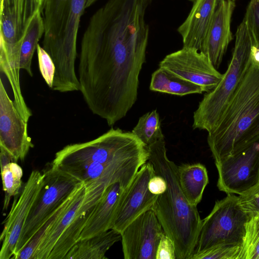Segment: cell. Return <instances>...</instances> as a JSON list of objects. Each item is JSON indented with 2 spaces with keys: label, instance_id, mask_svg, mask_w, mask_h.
<instances>
[{
  "label": "cell",
  "instance_id": "6da1fadb",
  "mask_svg": "<svg viewBox=\"0 0 259 259\" xmlns=\"http://www.w3.org/2000/svg\"><path fill=\"white\" fill-rule=\"evenodd\" d=\"M150 0H108L92 16L82 37L80 91L88 108L110 126L135 103L145 62Z\"/></svg>",
  "mask_w": 259,
  "mask_h": 259
},
{
  "label": "cell",
  "instance_id": "7a4b0ae2",
  "mask_svg": "<svg viewBox=\"0 0 259 259\" xmlns=\"http://www.w3.org/2000/svg\"><path fill=\"white\" fill-rule=\"evenodd\" d=\"M148 161L156 174L166 181L165 191L158 195L152 209L164 233L173 242L176 259H191L197 244L202 220L197 206L189 203L179 184L177 165L166 154L164 137L147 146Z\"/></svg>",
  "mask_w": 259,
  "mask_h": 259
},
{
  "label": "cell",
  "instance_id": "3957f363",
  "mask_svg": "<svg viewBox=\"0 0 259 259\" xmlns=\"http://www.w3.org/2000/svg\"><path fill=\"white\" fill-rule=\"evenodd\" d=\"M208 133L207 143L214 161L259 137V63L251 59L215 127Z\"/></svg>",
  "mask_w": 259,
  "mask_h": 259
},
{
  "label": "cell",
  "instance_id": "277c9868",
  "mask_svg": "<svg viewBox=\"0 0 259 259\" xmlns=\"http://www.w3.org/2000/svg\"><path fill=\"white\" fill-rule=\"evenodd\" d=\"M87 0H44L45 30L42 48L56 68L52 90L61 93L78 91L75 68L77 37Z\"/></svg>",
  "mask_w": 259,
  "mask_h": 259
},
{
  "label": "cell",
  "instance_id": "5b68a950",
  "mask_svg": "<svg viewBox=\"0 0 259 259\" xmlns=\"http://www.w3.org/2000/svg\"><path fill=\"white\" fill-rule=\"evenodd\" d=\"M254 45L243 19L235 33V42L228 69L217 87L206 93L194 112L193 129L210 132L238 88L251 62V49Z\"/></svg>",
  "mask_w": 259,
  "mask_h": 259
},
{
  "label": "cell",
  "instance_id": "8992f818",
  "mask_svg": "<svg viewBox=\"0 0 259 259\" xmlns=\"http://www.w3.org/2000/svg\"><path fill=\"white\" fill-rule=\"evenodd\" d=\"M149 154L147 146L132 132L112 127L91 141L65 146L55 154L51 163L73 161L112 163Z\"/></svg>",
  "mask_w": 259,
  "mask_h": 259
},
{
  "label": "cell",
  "instance_id": "52a82bcc",
  "mask_svg": "<svg viewBox=\"0 0 259 259\" xmlns=\"http://www.w3.org/2000/svg\"><path fill=\"white\" fill-rule=\"evenodd\" d=\"M249 217L241 207L238 196L235 194H227L216 201L211 212L202 220L193 256L221 244L241 245Z\"/></svg>",
  "mask_w": 259,
  "mask_h": 259
},
{
  "label": "cell",
  "instance_id": "ba28073f",
  "mask_svg": "<svg viewBox=\"0 0 259 259\" xmlns=\"http://www.w3.org/2000/svg\"><path fill=\"white\" fill-rule=\"evenodd\" d=\"M43 172L45 178L42 187L23 228L13 256L24 247L81 182L51 165Z\"/></svg>",
  "mask_w": 259,
  "mask_h": 259
},
{
  "label": "cell",
  "instance_id": "9c48e42d",
  "mask_svg": "<svg viewBox=\"0 0 259 259\" xmlns=\"http://www.w3.org/2000/svg\"><path fill=\"white\" fill-rule=\"evenodd\" d=\"M44 0H1L0 55L13 64L20 62L22 42Z\"/></svg>",
  "mask_w": 259,
  "mask_h": 259
},
{
  "label": "cell",
  "instance_id": "30bf717a",
  "mask_svg": "<svg viewBox=\"0 0 259 259\" xmlns=\"http://www.w3.org/2000/svg\"><path fill=\"white\" fill-rule=\"evenodd\" d=\"M214 163L220 191L239 195L245 193L259 181V137Z\"/></svg>",
  "mask_w": 259,
  "mask_h": 259
},
{
  "label": "cell",
  "instance_id": "8fae6325",
  "mask_svg": "<svg viewBox=\"0 0 259 259\" xmlns=\"http://www.w3.org/2000/svg\"><path fill=\"white\" fill-rule=\"evenodd\" d=\"M44 178V172L32 171L20 194L14 197L10 212L3 223L0 259H10L13 256L23 228L42 187Z\"/></svg>",
  "mask_w": 259,
  "mask_h": 259
},
{
  "label": "cell",
  "instance_id": "7c38bea8",
  "mask_svg": "<svg viewBox=\"0 0 259 259\" xmlns=\"http://www.w3.org/2000/svg\"><path fill=\"white\" fill-rule=\"evenodd\" d=\"M159 66L200 86L206 93L213 90L223 77L204 53L190 48L183 47L166 55Z\"/></svg>",
  "mask_w": 259,
  "mask_h": 259
},
{
  "label": "cell",
  "instance_id": "4fadbf2b",
  "mask_svg": "<svg viewBox=\"0 0 259 259\" xmlns=\"http://www.w3.org/2000/svg\"><path fill=\"white\" fill-rule=\"evenodd\" d=\"M120 234L124 259H156L158 244L165 233L154 211L149 209Z\"/></svg>",
  "mask_w": 259,
  "mask_h": 259
},
{
  "label": "cell",
  "instance_id": "5bb4252c",
  "mask_svg": "<svg viewBox=\"0 0 259 259\" xmlns=\"http://www.w3.org/2000/svg\"><path fill=\"white\" fill-rule=\"evenodd\" d=\"M155 175L152 164L148 161L140 167L121 196L112 229L121 233L136 218L152 209L158 195L152 194L148 186Z\"/></svg>",
  "mask_w": 259,
  "mask_h": 259
},
{
  "label": "cell",
  "instance_id": "9a60e30c",
  "mask_svg": "<svg viewBox=\"0 0 259 259\" xmlns=\"http://www.w3.org/2000/svg\"><path fill=\"white\" fill-rule=\"evenodd\" d=\"M27 122L16 109L1 79L0 146L11 154L15 162L23 161L34 147L28 134Z\"/></svg>",
  "mask_w": 259,
  "mask_h": 259
},
{
  "label": "cell",
  "instance_id": "2e32d148",
  "mask_svg": "<svg viewBox=\"0 0 259 259\" xmlns=\"http://www.w3.org/2000/svg\"><path fill=\"white\" fill-rule=\"evenodd\" d=\"M235 8V1H219L202 52L217 69L233 39L231 24Z\"/></svg>",
  "mask_w": 259,
  "mask_h": 259
},
{
  "label": "cell",
  "instance_id": "e0dca14e",
  "mask_svg": "<svg viewBox=\"0 0 259 259\" xmlns=\"http://www.w3.org/2000/svg\"><path fill=\"white\" fill-rule=\"evenodd\" d=\"M85 186L86 191L84 198L75 217L59 237L48 259H64L67 252L79 240L95 205L109 185L103 182H96Z\"/></svg>",
  "mask_w": 259,
  "mask_h": 259
},
{
  "label": "cell",
  "instance_id": "ac0fdd59",
  "mask_svg": "<svg viewBox=\"0 0 259 259\" xmlns=\"http://www.w3.org/2000/svg\"><path fill=\"white\" fill-rule=\"evenodd\" d=\"M192 7L185 20L178 28L183 47L202 52L220 0H189Z\"/></svg>",
  "mask_w": 259,
  "mask_h": 259
},
{
  "label": "cell",
  "instance_id": "d6986e66",
  "mask_svg": "<svg viewBox=\"0 0 259 259\" xmlns=\"http://www.w3.org/2000/svg\"><path fill=\"white\" fill-rule=\"evenodd\" d=\"M125 189L119 182L114 183L106 188L95 205L79 240L90 238L112 229L120 199Z\"/></svg>",
  "mask_w": 259,
  "mask_h": 259
},
{
  "label": "cell",
  "instance_id": "ffe728a7",
  "mask_svg": "<svg viewBox=\"0 0 259 259\" xmlns=\"http://www.w3.org/2000/svg\"><path fill=\"white\" fill-rule=\"evenodd\" d=\"M85 191L86 188L83 182H81L74 189L69 203L45 236L33 259L48 258L59 237L75 217L84 199Z\"/></svg>",
  "mask_w": 259,
  "mask_h": 259
},
{
  "label": "cell",
  "instance_id": "44dd1931",
  "mask_svg": "<svg viewBox=\"0 0 259 259\" xmlns=\"http://www.w3.org/2000/svg\"><path fill=\"white\" fill-rule=\"evenodd\" d=\"M121 240V234L113 229L80 239L71 247L64 259H106L107 251Z\"/></svg>",
  "mask_w": 259,
  "mask_h": 259
},
{
  "label": "cell",
  "instance_id": "7402d4cb",
  "mask_svg": "<svg viewBox=\"0 0 259 259\" xmlns=\"http://www.w3.org/2000/svg\"><path fill=\"white\" fill-rule=\"evenodd\" d=\"M177 174L186 199L190 204L197 206L209 181L205 166L200 163L183 164L177 166Z\"/></svg>",
  "mask_w": 259,
  "mask_h": 259
},
{
  "label": "cell",
  "instance_id": "603a6c76",
  "mask_svg": "<svg viewBox=\"0 0 259 259\" xmlns=\"http://www.w3.org/2000/svg\"><path fill=\"white\" fill-rule=\"evenodd\" d=\"M149 89L152 91L179 96L204 92L200 86L160 67L152 73Z\"/></svg>",
  "mask_w": 259,
  "mask_h": 259
},
{
  "label": "cell",
  "instance_id": "cb8c5ba5",
  "mask_svg": "<svg viewBox=\"0 0 259 259\" xmlns=\"http://www.w3.org/2000/svg\"><path fill=\"white\" fill-rule=\"evenodd\" d=\"M41 12V10H39L34 16L28 27L21 47L20 68L25 70L31 77L33 76L31 69L32 57L45 30Z\"/></svg>",
  "mask_w": 259,
  "mask_h": 259
},
{
  "label": "cell",
  "instance_id": "d4e9b609",
  "mask_svg": "<svg viewBox=\"0 0 259 259\" xmlns=\"http://www.w3.org/2000/svg\"><path fill=\"white\" fill-rule=\"evenodd\" d=\"M132 132L147 146L164 137L157 110L147 112L142 116Z\"/></svg>",
  "mask_w": 259,
  "mask_h": 259
},
{
  "label": "cell",
  "instance_id": "484cf974",
  "mask_svg": "<svg viewBox=\"0 0 259 259\" xmlns=\"http://www.w3.org/2000/svg\"><path fill=\"white\" fill-rule=\"evenodd\" d=\"M3 189L5 193L3 211L6 210L12 196L18 195L22 188L23 170L17 162L1 165Z\"/></svg>",
  "mask_w": 259,
  "mask_h": 259
},
{
  "label": "cell",
  "instance_id": "4316f807",
  "mask_svg": "<svg viewBox=\"0 0 259 259\" xmlns=\"http://www.w3.org/2000/svg\"><path fill=\"white\" fill-rule=\"evenodd\" d=\"M237 259H259V211L249 215Z\"/></svg>",
  "mask_w": 259,
  "mask_h": 259
},
{
  "label": "cell",
  "instance_id": "83f0119b",
  "mask_svg": "<svg viewBox=\"0 0 259 259\" xmlns=\"http://www.w3.org/2000/svg\"><path fill=\"white\" fill-rule=\"evenodd\" d=\"M73 191L57 211L37 230L24 247L12 258V259H33L34 256L45 236L52 228L59 215L69 203Z\"/></svg>",
  "mask_w": 259,
  "mask_h": 259
},
{
  "label": "cell",
  "instance_id": "f1b7e54d",
  "mask_svg": "<svg viewBox=\"0 0 259 259\" xmlns=\"http://www.w3.org/2000/svg\"><path fill=\"white\" fill-rule=\"evenodd\" d=\"M240 245L221 244L192 256L191 259H237Z\"/></svg>",
  "mask_w": 259,
  "mask_h": 259
},
{
  "label": "cell",
  "instance_id": "f546056e",
  "mask_svg": "<svg viewBox=\"0 0 259 259\" xmlns=\"http://www.w3.org/2000/svg\"><path fill=\"white\" fill-rule=\"evenodd\" d=\"M243 20L254 45L259 47V0H250Z\"/></svg>",
  "mask_w": 259,
  "mask_h": 259
},
{
  "label": "cell",
  "instance_id": "4dcf8cb0",
  "mask_svg": "<svg viewBox=\"0 0 259 259\" xmlns=\"http://www.w3.org/2000/svg\"><path fill=\"white\" fill-rule=\"evenodd\" d=\"M36 51L41 75L49 87L52 88L56 70L55 64L50 55L39 44Z\"/></svg>",
  "mask_w": 259,
  "mask_h": 259
},
{
  "label": "cell",
  "instance_id": "1f68e13d",
  "mask_svg": "<svg viewBox=\"0 0 259 259\" xmlns=\"http://www.w3.org/2000/svg\"><path fill=\"white\" fill-rule=\"evenodd\" d=\"M239 205L249 216L259 211V181L247 191L238 196Z\"/></svg>",
  "mask_w": 259,
  "mask_h": 259
},
{
  "label": "cell",
  "instance_id": "d6a6232c",
  "mask_svg": "<svg viewBox=\"0 0 259 259\" xmlns=\"http://www.w3.org/2000/svg\"><path fill=\"white\" fill-rule=\"evenodd\" d=\"M156 259H176L175 245L172 241L165 234L158 244Z\"/></svg>",
  "mask_w": 259,
  "mask_h": 259
},
{
  "label": "cell",
  "instance_id": "836d02e7",
  "mask_svg": "<svg viewBox=\"0 0 259 259\" xmlns=\"http://www.w3.org/2000/svg\"><path fill=\"white\" fill-rule=\"evenodd\" d=\"M148 187L152 194L159 195L165 191L167 186L164 179L162 176L156 174L150 179Z\"/></svg>",
  "mask_w": 259,
  "mask_h": 259
},
{
  "label": "cell",
  "instance_id": "e575fe53",
  "mask_svg": "<svg viewBox=\"0 0 259 259\" xmlns=\"http://www.w3.org/2000/svg\"><path fill=\"white\" fill-rule=\"evenodd\" d=\"M252 60L259 63V47L253 45L251 49Z\"/></svg>",
  "mask_w": 259,
  "mask_h": 259
},
{
  "label": "cell",
  "instance_id": "d590c367",
  "mask_svg": "<svg viewBox=\"0 0 259 259\" xmlns=\"http://www.w3.org/2000/svg\"><path fill=\"white\" fill-rule=\"evenodd\" d=\"M98 0H87L85 5V9L91 7Z\"/></svg>",
  "mask_w": 259,
  "mask_h": 259
},
{
  "label": "cell",
  "instance_id": "8d00e7d4",
  "mask_svg": "<svg viewBox=\"0 0 259 259\" xmlns=\"http://www.w3.org/2000/svg\"><path fill=\"white\" fill-rule=\"evenodd\" d=\"M232 1H235H235H236V0H232Z\"/></svg>",
  "mask_w": 259,
  "mask_h": 259
}]
</instances>
